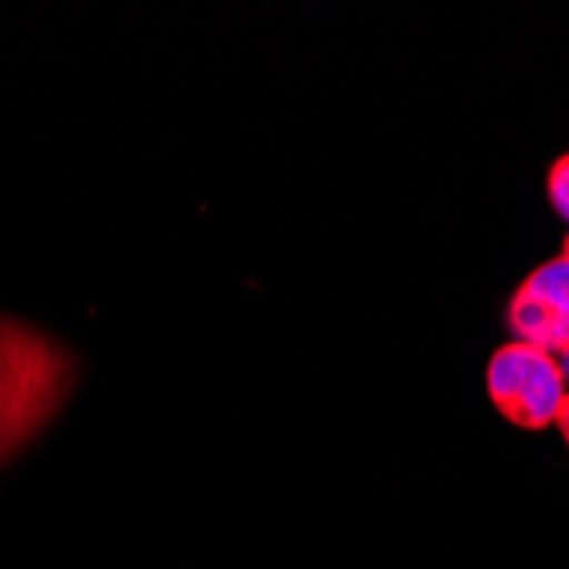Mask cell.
I'll return each instance as SVG.
<instances>
[{"instance_id": "cell-1", "label": "cell", "mask_w": 569, "mask_h": 569, "mask_svg": "<svg viewBox=\"0 0 569 569\" xmlns=\"http://www.w3.org/2000/svg\"><path fill=\"white\" fill-rule=\"evenodd\" d=\"M79 382V358L48 331L0 315V463L59 417Z\"/></svg>"}, {"instance_id": "cell-2", "label": "cell", "mask_w": 569, "mask_h": 569, "mask_svg": "<svg viewBox=\"0 0 569 569\" xmlns=\"http://www.w3.org/2000/svg\"><path fill=\"white\" fill-rule=\"evenodd\" d=\"M488 399L519 430H546L556 423L569 396L559 358L529 341H505L488 358Z\"/></svg>"}, {"instance_id": "cell-3", "label": "cell", "mask_w": 569, "mask_h": 569, "mask_svg": "<svg viewBox=\"0 0 569 569\" xmlns=\"http://www.w3.org/2000/svg\"><path fill=\"white\" fill-rule=\"evenodd\" d=\"M522 287L536 297H542L546 303L559 307L562 315L569 318V263L562 260V256H552V260H546L542 267H536Z\"/></svg>"}, {"instance_id": "cell-4", "label": "cell", "mask_w": 569, "mask_h": 569, "mask_svg": "<svg viewBox=\"0 0 569 569\" xmlns=\"http://www.w3.org/2000/svg\"><path fill=\"white\" fill-rule=\"evenodd\" d=\"M546 194H549L552 212L562 222H569V150L559 153V158L552 161V168L546 174Z\"/></svg>"}, {"instance_id": "cell-5", "label": "cell", "mask_w": 569, "mask_h": 569, "mask_svg": "<svg viewBox=\"0 0 569 569\" xmlns=\"http://www.w3.org/2000/svg\"><path fill=\"white\" fill-rule=\"evenodd\" d=\"M556 427H559V433H562V440H566V447H569V396H566V402H562V409H559Z\"/></svg>"}, {"instance_id": "cell-6", "label": "cell", "mask_w": 569, "mask_h": 569, "mask_svg": "<svg viewBox=\"0 0 569 569\" xmlns=\"http://www.w3.org/2000/svg\"><path fill=\"white\" fill-rule=\"evenodd\" d=\"M559 366H562V376H566V389H569V355L559 358Z\"/></svg>"}, {"instance_id": "cell-7", "label": "cell", "mask_w": 569, "mask_h": 569, "mask_svg": "<svg viewBox=\"0 0 569 569\" xmlns=\"http://www.w3.org/2000/svg\"><path fill=\"white\" fill-rule=\"evenodd\" d=\"M559 256L569 263V232H566V239H562V252H559Z\"/></svg>"}]
</instances>
